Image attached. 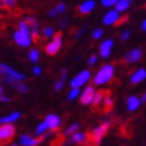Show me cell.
<instances>
[{
    "label": "cell",
    "mask_w": 146,
    "mask_h": 146,
    "mask_svg": "<svg viewBox=\"0 0 146 146\" xmlns=\"http://www.w3.org/2000/svg\"><path fill=\"white\" fill-rule=\"evenodd\" d=\"M13 42L19 46V47H22V48H26V47H30L32 44V35H31V30H30V27L28 24L26 23L24 19H20L18 23V28L15 30L13 32Z\"/></svg>",
    "instance_id": "6da1fadb"
},
{
    "label": "cell",
    "mask_w": 146,
    "mask_h": 146,
    "mask_svg": "<svg viewBox=\"0 0 146 146\" xmlns=\"http://www.w3.org/2000/svg\"><path fill=\"white\" fill-rule=\"evenodd\" d=\"M114 72H115V67L114 64L111 63H106L97 71V74L94 75L93 80V84L94 86H105L113 79L114 76Z\"/></svg>",
    "instance_id": "7a4b0ae2"
},
{
    "label": "cell",
    "mask_w": 146,
    "mask_h": 146,
    "mask_svg": "<svg viewBox=\"0 0 146 146\" xmlns=\"http://www.w3.org/2000/svg\"><path fill=\"white\" fill-rule=\"evenodd\" d=\"M0 75L3 79H11L15 82H26L27 79V76L23 72L15 70L13 67L8 66L7 63H0Z\"/></svg>",
    "instance_id": "3957f363"
},
{
    "label": "cell",
    "mask_w": 146,
    "mask_h": 146,
    "mask_svg": "<svg viewBox=\"0 0 146 146\" xmlns=\"http://www.w3.org/2000/svg\"><path fill=\"white\" fill-rule=\"evenodd\" d=\"M109 127H110V122L109 121H105L91 130L90 133V138H91V142H93L94 146H98L102 142L103 137L106 135V133L109 131Z\"/></svg>",
    "instance_id": "277c9868"
},
{
    "label": "cell",
    "mask_w": 146,
    "mask_h": 146,
    "mask_svg": "<svg viewBox=\"0 0 146 146\" xmlns=\"http://www.w3.org/2000/svg\"><path fill=\"white\" fill-rule=\"evenodd\" d=\"M93 79V74L90 70H82L78 72L72 79L70 80L71 89H80V87H86L87 83Z\"/></svg>",
    "instance_id": "5b68a950"
},
{
    "label": "cell",
    "mask_w": 146,
    "mask_h": 146,
    "mask_svg": "<svg viewBox=\"0 0 146 146\" xmlns=\"http://www.w3.org/2000/svg\"><path fill=\"white\" fill-rule=\"evenodd\" d=\"M62 43H63L62 32H56L55 36L44 46V52L47 54L48 56H55V55L60 51V48H62Z\"/></svg>",
    "instance_id": "8992f818"
},
{
    "label": "cell",
    "mask_w": 146,
    "mask_h": 146,
    "mask_svg": "<svg viewBox=\"0 0 146 146\" xmlns=\"http://www.w3.org/2000/svg\"><path fill=\"white\" fill-rule=\"evenodd\" d=\"M95 91H97V90L94 89V84H87V86L83 89V91H82V94H80V97H79L80 105H83V106H90V105H93Z\"/></svg>",
    "instance_id": "52a82bcc"
},
{
    "label": "cell",
    "mask_w": 146,
    "mask_h": 146,
    "mask_svg": "<svg viewBox=\"0 0 146 146\" xmlns=\"http://www.w3.org/2000/svg\"><path fill=\"white\" fill-rule=\"evenodd\" d=\"M16 127L15 125H0V145L11 141L15 137Z\"/></svg>",
    "instance_id": "ba28073f"
},
{
    "label": "cell",
    "mask_w": 146,
    "mask_h": 146,
    "mask_svg": "<svg viewBox=\"0 0 146 146\" xmlns=\"http://www.w3.org/2000/svg\"><path fill=\"white\" fill-rule=\"evenodd\" d=\"M24 20H26V23L28 24L30 30H31L32 39L36 40L38 38H39V35H40V27H39V23H38V20H36L34 16H26V18H24Z\"/></svg>",
    "instance_id": "9c48e42d"
},
{
    "label": "cell",
    "mask_w": 146,
    "mask_h": 146,
    "mask_svg": "<svg viewBox=\"0 0 146 146\" xmlns=\"http://www.w3.org/2000/svg\"><path fill=\"white\" fill-rule=\"evenodd\" d=\"M113 46H114V42L113 39H105L102 40L101 46H99V56L103 58V59H107L110 56L111 50H113Z\"/></svg>",
    "instance_id": "30bf717a"
},
{
    "label": "cell",
    "mask_w": 146,
    "mask_h": 146,
    "mask_svg": "<svg viewBox=\"0 0 146 146\" xmlns=\"http://www.w3.org/2000/svg\"><path fill=\"white\" fill-rule=\"evenodd\" d=\"M141 58H142V50L137 47V48H133V50H130V51H127L123 58V60L126 63H129V64H133V63L139 62Z\"/></svg>",
    "instance_id": "8fae6325"
},
{
    "label": "cell",
    "mask_w": 146,
    "mask_h": 146,
    "mask_svg": "<svg viewBox=\"0 0 146 146\" xmlns=\"http://www.w3.org/2000/svg\"><path fill=\"white\" fill-rule=\"evenodd\" d=\"M44 121L47 122L48 125V129L51 131H56L60 127V125H62V119H60V117L56 114H47L46 115Z\"/></svg>",
    "instance_id": "7c38bea8"
},
{
    "label": "cell",
    "mask_w": 146,
    "mask_h": 146,
    "mask_svg": "<svg viewBox=\"0 0 146 146\" xmlns=\"http://www.w3.org/2000/svg\"><path fill=\"white\" fill-rule=\"evenodd\" d=\"M102 22H103L105 26H114V24H117L119 22V13L117 12L115 9H110V11H107L105 13Z\"/></svg>",
    "instance_id": "4fadbf2b"
},
{
    "label": "cell",
    "mask_w": 146,
    "mask_h": 146,
    "mask_svg": "<svg viewBox=\"0 0 146 146\" xmlns=\"http://www.w3.org/2000/svg\"><path fill=\"white\" fill-rule=\"evenodd\" d=\"M42 142V138H35L30 134H22L19 137V145L22 146H38Z\"/></svg>",
    "instance_id": "5bb4252c"
},
{
    "label": "cell",
    "mask_w": 146,
    "mask_h": 146,
    "mask_svg": "<svg viewBox=\"0 0 146 146\" xmlns=\"http://www.w3.org/2000/svg\"><path fill=\"white\" fill-rule=\"evenodd\" d=\"M20 117H22L20 111H11L8 115L0 117V125H13L20 119Z\"/></svg>",
    "instance_id": "9a60e30c"
},
{
    "label": "cell",
    "mask_w": 146,
    "mask_h": 146,
    "mask_svg": "<svg viewBox=\"0 0 146 146\" xmlns=\"http://www.w3.org/2000/svg\"><path fill=\"white\" fill-rule=\"evenodd\" d=\"M5 83L11 86L13 90H16L19 94H27L30 91L28 86L26 84V82H15V80H11V79H3Z\"/></svg>",
    "instance_id": "2e32d148"
},
{
    "label": "cell",
    "mask_w": 146,
    "mask_h": 146,
    "mask_svg": "<svg viewBox=\"0 0 146 146\" xmlns=\"http://www.w3.org/2000/svg\"><path fill=\"white\" fill-rule=\"evenodd\" d=\"M95 4H97V3H95L94 0H86V1L80 3V4L78 5V12H79V15H82V16L89 15V13L95 8Z\"/></svg>",
    "instance_id": "e0dca14e"
},
{
    "label": "cell",
    "mask_w": 146,
    "mask_h": 146,
    "mask_svg": "<svg viewBox=\"0 0 146 146\" xmlns=\"http://www.w3.org/2000/svg\"><path fill=\"white\" fill-rule=\"evenodd\" d=\"M87 141V135H86V133H82V131H78V133L72 134L71 137H68V139H67V143L68 145H83L84 142Z\"/></svg>",
    "instance_id": "ac0fdd59"
},
{
    "label": "cell",
    "mask_w": 146,
    "mask_h": 146,
    "mask_svg": "<svg viewBox=\"0 0 146 146\" xmlns=\"http://www.w3.org/2000/svg\"><path fill=\"white\" fill-rule=\"evenodd\" d=\"M145 79H146V70L143 68V67H141V68L135 70L133 74H131V76H130V83L131 84H138Z\"/></svg>",
    "instance_id": "d6986e66"
},
{
    "label": "cell",
    "mask_w": 146,
    "mask_h": 146,
    "mask_svg": "<svg viewBox=\"0 0 146 146\" xmlns=\"http://www.w3.org/2000/svg\"><path fill=\"white\" fill-rule=\"evenodd\" d=\"M141 99L138 97H135V95H130V97L127 98V101H126V107H127L129 111H137L138 109H139V106H141Z\"/></svg>",
    "instance_id": "ffe728a7"
},
{
    "label": "cell",
    "mask_w": 146,
    "mask_h": 146,
    "mask_svg": "<svg viewBox=\"0 0 146 146\" xmlns=\"http://www.w3.org/2000/svg\"><path fill=\"white\" fill-rule=\"evenodd\" d=\"M48 130H50V129H48V125H47V122H46L44 119L40 121L39 123H38V126L35 127V135H36L38 138L44 137Z\"/></svg>",
    "instance_id": "44dd1931"
},
{
    "label": "cell",
    "mask_w": 146,
    "mask_h": 146,
    "mask_svg": "<svg viewBox=\"0 0 146 146\" xmlns=\"http://www.w3.org/2000/svg\"><path fill=\"white\" fill-rule=\"evenodd\" d=\"M105 98H106V93H105V90H97V91H95V95H94L93 106L98 107L102 102L105 101Z\"/></svg>",
    "instance_id": "7402d4cb"
},
{
    "label": "cell",
    "mask_w": 146,
    "mask_h": 146,
    "mask_svg": "<svg viewBox=\"0 0 146 146\" xmlns=\"http://www.w3.org/2000/svg\"><path fill=\"white\" fill-rule=\"evenodd\" d=\"M79 129H80V125L78 123V122H74V123L68 125V126L63 130V134H64V135H67V137H71L72 134L78 133V131H79Z\"/></svg>",
    "instance_id": "603a6c76"
},
{
    "label": "cell",
    "mask_w": 146,
    "mask_h": 146,
    "mask_svg": "<svg viewBox=\"0 0 146 146\" xmlns=\"http://www.w3.org/2000/svg\"><path fill=\"white\" fill-rule=\"evenodd\" d=\"M130 4H131V1H130V0H118V1H117V4H115L114 9L118 13L125 12V11L130 7Z\"/></svg>",
    "instance_id": "cb8c5ba5"
},
{
    "label": "cell",
    "mask_w": 146,
    "mask_h": 146,
    "mask_svg": "<svg viewBox=\"0 0 146 146\" xmlns=\"http://www.w3.org/2000/svg\"><path fill=\"white\" fill-rule=\"evenodd\" d=\"M55 30H54V27L51 26H44L43 28H42V36L43 38H46V39H52L54 36H55Z\"/></svg>",
    "instance_id": "d4e9b609"
},
{
    "label": "cell",
    "mask_w": 146,
    "mask_h": 146,
    "mask_svg": "<svg viewBox=\"0 0 146 146\" xmlns=\"http://www.w3.org/2000/svg\"><path fill=\"white\" fill-rule=\"evenodd\" d=\"M40 59V52L38 48H30L28 51V60L31 63H38Z\"/></svg>",
    "instance_id": "484cf974"
},
{
    "label": "cell",
    "mask_w": 146,
    "mask_h": 146,
    "mask_svg": "<svg viewBox=\"0 0 146 146\" xmlns=\"http://www.w3.org/2000/svg\"><path fill=\"white\" fill-rule=\"evenodd\" d=\"M80 94H82L80 89H71L70 91H68V95H67V101L72 102L74 99L79 98V97H80Z\"/></svg>",
    "instance_id": "4316f807"
},
{
    "label": "cell",
    "mask_w": 146,
    "mask_h": 146,
    "mask_svg": "<svg viewBox=\"0 0 146 146\" xmlns=\"http://www.w3.org/2000/svg\"><path fill=\"white\" fill-rule=\"evenodd\" d=\"M91 36H93V39H94V40L101 39L102 36H103V28H102V27H98V28H94V31L91 32Z\"/></svg>",
    "instance_id": "83f0119b"
},
{
    "label": "cell",
    "mask_w": 146,
    "mask_h": 146,
    "mask_svg": "<svg viewBox=\"0 0 146 146\" xmlns=\"http://www.w3.org/2000/svg\"><path fill=\"white\" fill-rule=\"evenodd\" d=\"M55 11L58 12V15H62V13H64L66 12V9H67V5H66V3H63V1H60V3H58L55 7Z\"/></svg>",
    "instance_id": "f1b7e54d"
},
{
    "label": "cell",
    "mask_w": 146,
    "mask_h": 146,
    "mask_svg": "<svg viewBox=\"0 0 146 146\" xmlns=\"http://www.w3.org/2000/svg\"><path fill=\"white\" fill-rule=\"evenodd\" d=\"M63 86H64V80L58 79L56 82L54 83V91H55V93H59V91H62Z\"/></svg>",
    "instance_id": "f546056e"
},
{
    "label": "cell",
    "mask_w": 146,
    "mask_h": 146,
    "mask_svg": "<svg viewBox=\"0 0 146 146\" xmlns=\"http://www.w3.org/2000/svg\"><path fill=\"white\" fill-rule=\"evenodd\" d=\"M103 105H105V109H111V106H113V98H111V95H106L105 101H103Z\"/></svg>",
    "instance_id": "4dcf8cb0"
},
{
    "label": "cell",
    "mask_w": 146,
    "mask_h": 146,
    "mask_svg": "<svg viewBox=\"0 0 146 146\" xmlns=\"http://www.w3.org/2000/svg\"><path fill=\"white\" fill-rule=\"evenodd\" d=\"M97 62H98V56L97 55H95V54H94V55H90L89 56V59H87V64H89V66H95V64H97Z\"/></svg>",
    "instance_id": "1f68e13d"
},
{
    "label": "cell",
    "mask_w": 146,
    "mask_h": 146,
    "mask_svg": "<svg viewBox=\"0 0 146 146\" xmlns=\"http://www.w3.org/2000/svg\"><path fill=\"white\" fill-rule=\"evenodd\" d=\"M3 4H4L5 8L12 9L13 7L16 5V1H15V0H4V1H3Z\"/></svg>",
    "instance_id": "d6a6232c"
},
{
    "label": "cell",
    "mask_w": 146,
    "mask_h": 146,
    "mask_svg": "<svg viewBox=\"0 0 146 146\" xmlns=\"http://www.w3.org/2000/svg\"><path fill=\"white\" fill-rule=\"evenodd\" d=\"M101 4L103 5V7H111V5H114L115 7V4H117V0H102L101 1Z\"/></svg>",
    "instance_id": "836d02e7"
},
{
    "label": "cell",
    "mask_w": 146,
    "mask_h": 146,
    "mask_svg": "<svg viewBox=\"0 0 146 146\" xmlns=\"http://www.w3.org/2000/svg\"><path fill=\"white\" fill-rule=\"evenodd\" d=\"M130 30H125V31H122V34H121V40L122 42H126V40L129 39V36H130Z\"/></svg>",
    "instance_id": "e575fe53"
},
{
    "label": "cell",
    "mask_w": 146,
    "mask_h": 146,
    "mask_svg": "<svg viewBox=\"0 0 146 146\" xmlns=\"http://www.w3.org/2000/svg\"><path fill=\"white\" fill-rule=\"evenodd\" d=\"M32 74L35 76H39L40 74H42V67L40 66H34V68H32Z\"/></svg>",
    "instance_id": "d590c367"
},
{
    "label": "cell",
    "mask_w": 146,
    "mask_h": 146,
    "mask_svg": "<svg viewBox=\"0 0 146 146\" xmlns=\"http://www.w3.org/2000/svg\"><path fill=\"white\" fill-rule=\"evenodd\" d=\"M84 32H86V28H84V27H80L79 30H78V31H76V34H75V36H76V38H80V36L83 35Z\"/></svg>",
    "instance_id": "8d00e7d4"
},
{
    "label": "cell",
    "mask_w": 146,
    "mask_h": 146,
    "mask_svg": "<svg viewBox=\"0 0 146 146\" xmlns=\"http://www.w3.org/2000/svg\"><path fill=\"white\" fill-rule=\"evenodd\" d=\"M66 78H67V70L66 68H62V71H60V79L66 80Z\"/></svg>",
    "instance_id": "74e56055"
},
{
    "label": "cell",
    "mask_w": 146,
    "mask_h": 146,
    "mask_svg": "<svg viewBox=\"0 0 146 146\" xmlns=\"http://www.w3.org/2000/svg\"><path fill=\"white\" fill-rule=\"evenodd\" d=\"M56 15H58V12L55 11V8H52V9H50V11H48V16H50V18H55Z\"/></svg>",
    "instance_id": "f35d334b"
},
{
    "label": "cell",
    "mask_w": 146,
    "mask_h": 146,
    "mask_svg": "<svg viewBox=\"0 0 146 146\" xmlns=\"http://www.w3.org/2000/svg\"><path fill=\"white\" fill-rule=\"evenodd\" d=\"M9 101H11V98L7 97V95H4V94L0 97V102H9Z\"/></svg>",
    "instance_id": "ab89813d"
},
{
    "label": "cell",
    "mask_w": 146,
    "mask_h": 146,
    "mask_svg": "<svg viewBox=\"0 0 146 146\" xmlns=\"http://www.w3.org/2000/svg\"><path fill=\"white\" fill-rule=\"evenodd\" d=\"M67 24V20L66 19H62V20H59V26H60V28H64Z\"/></svg>",
    "instance_id": "60d3db41"
},
{
    "label": "cell",
    "mask_w": 146,
    "mask_h": 146,
    "mask_svg": "<svg viewBox=\"0 0 146 146\" xmlns=\"http://www.w3.org/2000/svg\"><path fill=\"white\" fill-rule=\"evenodd\" d=\"M141 30L143 32H146V19H143V22L141 23Z\"/></svg>",
    "instance_id": "b9f144b4"
},
{
    "label": "cell",
    "mask_w": 146,
    "mask_h": 146,
    "mask_svg": "<svg viewBox=\"0 0 146 146\" xmlns=\"http://www.w3.org/2000/svg\"><path fill=\"white\" fill-rule=\"evenodd\" d=\"M139 99H141V102H142V103H145V102H146V93H143V94H142V95H141V98H139Z\"/></svg>",
    "instance_id": "7bdbcfd3"
},
{
    "label": "cell",
    "mask_w": 146,
    "mask_h": 146,
    "mask_svg": "<svg viewBox=\"0 0 146 146\" xmlns=\"http://www.w3.org/2000/svg\"><path fill=\"white\" fill-rule=\"evenodd\" d=\"M3 95V86H1V83H0V97Z\"/></svg>",
    "instance_id": "ee69618b"
},
{
    "label": "cell",
    "mask_w": 146,
    "mask_h": 146,
    "mask_svg": "<svg viewBox=\"0 0 146 146\" xmlns=\"http://www.w3.org/2000/svg\"><path fill=\"white\" fill-rule=\"evenodd\" d=\"M9 146H19V143H11Z\"/></svg>",
    "instance_id": "f6af8a7d"
},
{
    "label": "cell",
    "mask_w": 146,
    "mask_h": 146,
    "mask_svg": "<svg viewBox=\"0 0 146 146\" xmlns=\"http://www.w3.org/2000/svg\"><path fill=\"white\" fill-rule=\"evenodd\" d=\"M1 5H3V1H0V7H1Z\"/></svg>",
    "instance_id": "bcb514c9"
},
{
    "label": "cell",
    "mask_w": 146,
    "mask_h": 146,
    "mask_svg": "<svg viewBox=\"0 0 146 146\" xmlns=\"http://www.w3.org/2000/svg\"><path fill=\"white\" fill-rule=\"evenodd\" d=\"M145 7H146V4H145Z\"/></svg>",
    "instance_id": "7dc6e473"
}]
</instances>
